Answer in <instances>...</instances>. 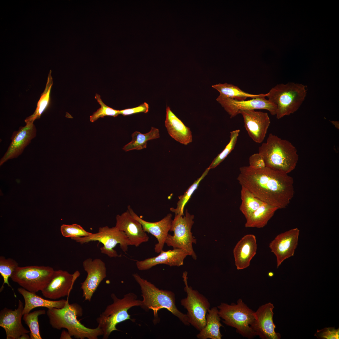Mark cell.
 <instances>
[{
    "label": "cell",
    "instance_id": "5b68a950",
    "mask_svg": "<svg viewBox=\"0 0 339 339\" xmlns=\"http://www.w3.org/2000/svg\"><path fill=\"white\" fill-rule=\"evenodd\" d=\"M110 296L113 303L107 305L96 319L98 326L103 332V339H108L112 332L118 331L116 327L118 324L128 320L133 321L128 311L132 307L140 306L142 304V301L133 293L124 295L121 299L114 293Z\"/></svg>",
    "mask_w": 339,
    "mask_h": 339
},
{
    "label": "cell",
    "instance_id": "f1b7e54d",
    "mask_svg": "<svg viewBox=\"0 0 339 339\" xmlns=\"http://www.w3.org/2000/svg\"><path fill=\"white\" fill-rule=\"evenodd\" d=\"M159 130L152 127L149 132L144 134L136 131L132 135V140L126 145L123 149L126 151L136 150H140L146 148L148 141L159 137Z\"/></svg>",
    "mask_w": 339,
    "mask_h": 339
},
{
    "label": "cell",
    "instance_id": "b9f144b4",
    "mask_svg": "<svg viewBox=\"0 0 339 339\" xmlns=\"http://www.w3.org/2000/svg\"><path fill=\"white\" fill-rule=\"evenodd\" d=\"M18 339H30V337L27 333H25L21 335Z\"/></svg>",
    "mask_w": 339,
    "mask_h": 339
},
{
    "label": "cell",
    "instance_id": "ffe728a7",
    "mask_svg": "<svg viewBox=\"0 0 339 339\" xmlns=\"http://www.w3.org/2000/svg\"><path fill=\"white\" fill-rule=\"evenodd\" d=\"M115 227L124 232L128 237L130 245L138 247L143 243L148 242L149 238L140 223L135 219L127 210L116 217Z\"/></svg>",
    "mask_w": 339,
    "mask_h": 339
},
{
    "label": "cell",
    "instance_id": "9a60e30c",
    "mask_svg": "<svg viewBox=\"0 0 339 339\" xmlns=\"http://www.w3.org/2000/svg\"><path fill=\"white\" fill-rule=\"evenodd\" d=\"M274 307L271 302L260 306L254 312L255 320L252 329L255 336L262 339H280V333L275 331L273 317Z\"/></svg>",
    "mask_w": 339,
    "mask_h": 339
},
{
    "label": "cell",
    "instance_id": "30bf717a",
    "mask_svg": "<svg viewBox=\"0 0 339 339\" xmlns=\"http://www.w3.org/2000/svg\"><path fill=\"white\" fill-rule=\"evenodd\" d=\"M81 244L91 241H98L103 246L100 248L102 253L110 257H119L114 248L119 244L122 250L126 253L130 245V241L123 231L118 230L115 226L109 228L107 226L100 227L97 233L89 236L73 238L71 239Z\"/></svg>",
    "mask_w": 339,
    "mask_h": 339
},
{
    "label": "cell",
    "instance_id": "6da1fadb",
    "mask_svg": "<svg viewBox=\"0 0 339 339\" xmlns=\"http://www.w3.org/2000/svg\"><path fill=\"white\" fill-rule=\"evenodd\" d=\"M239 170L237 179L241 186L262 202L278 209L290 203L294 193L293 180L288 174L267 167L257 169L244 166Z\"/></svg>",
    "mask_w": 339,
    "mask_h": 339
},
{
    "label": "cell",
    "instance_id": "836d02e7",
    "mask_svg": "<svg viewBox=\"0 0 339 339\" xmlns=\"http://www.w3.org/2000/svg\"><path fill=\"white\" fill-rule=\"evenodd\" d=\"M18 263L11 258L6 259L3 256L0 257V273L3 278V283L0 289V292L4 288V285L6 284L8 287H12L8 282V278L10 277L12 273L18 266Z\"/></svg>",
    "mask_w": 339,
    "mask_h": 339
},
{
    "label": "cell",
    "instance_id": "ab89813d",
    "mask_svg": "<svg viewBox=\"0 0 339 339\" xmlns=\"http://www.w3.org/2000/svg\"><path fill=\"white\" fill-rule=\"evenodd\" d=\"M148 105L144 102L136 107L119 110V112L120 114L123 116H126L141 112L147 113L148 111Z\"/></svg>",
    "mask_w": 339,
    "mask_h": 339
},
{
    "label": "cell",
    "instance_id": "4316f807",
    "mask_svg": "<svg viewBox=\"0 0 339 339\" xmlns=\"http://www.w3.org/2000/svg\"><path fill=\"white\" fill-rule=\"evenodd\" d=\"M277 209V208L263 202L257 209L246 218L245 227L258 228L264 227Z\"/></svg>",
    "mask_w": 339,
    "mask_h": 339
},
{
    "label": "cell",
    "instance_id": "d590c367",
    "mask_svg": "<svg viewBox=\"0 0 339 339\" xmlns=\"http://www.w3.org/2000/svg\"><path fill=\"white\" fill-rule=\"evenodd\" d=\"M95 98L100 105V107L94 112L90 116V121L93 122L100 118H103L106 116L116 117L120 114L119 110L114 109L106 105L102 100L100 96L96 94Z\"/></svg>",
    "mask_w": 339,
    "mask_h": 339
},
{
    "label": "cell",
    "instance_id": "ac0fdd59",
    "mask_svg": "<svg viewBox=\"0 0 339 339\" xmlns=\"http://www.w3.org/2000/svg\"><path fill=\"white\" fill-rule=\"evenodd\" d=\"M34 122H26L24 126L13 132L11 138V142L3 156L0 161L2 165L8 159L17 158L23 153L24 148L36 135V129Z\"/></svg>",
    "mask_w": 339,
    "mask_h": 339
},
{
    "label": "cell",
    "instance_id": "f546056e",
    "mask_svg": "<svg viewBox=\"0 0 339 339\" xmlns=\"http://www.w3.org/2000/svg\"><path fill=\"white\" fill-rule=\"evenodd\" d=\"M51 73V71L50 70L48 75L45 88L41 94L35 112L33 114L25 120V122L28 121L34 122L35 120L39 118L42 113L49 107L51 100V90L53 84Z\"/></svg>",
    "mask_w": 339,
    "mask_h": 339
},
{
    "label": "cell",
    "instance_id": "3957f363",
    "mask_svg": "<svg viewBox=\"0 0 339 339\" xmlns=\"http://www.w3.org/2000/svg\"><path fill=\"white\" fill-rule=\"evenodd\" d=\"M140 287L143 300L140 307L146 311L152 310L153 323L159 322L158 312L164 308L178 318L185 326H189L186 314L180 311L176 305L175 295L171 291L160 289L154 284L141 277L137 273L132 275Z\"/></svg>",
    "mask_w": 339,
    "mask_h": 339
},
{
    "label": "cell",
    "instance_id": "52a82bcc",
    "mask_svg": "<svg viewBox=\"0 0 339 339\" xmlns=\"http://www.w3.org/2000/svg\"><path fill=\"white\" fill-rule=\"evenodd\" d=\"M217 308L218 314L226 325L235 328L243 336L251 339L255 336L252 329L254 321V312L241 299L237 304L221 303Z\"/></svg>",
    "mask_w": 339,
    "mask_h": 339
},
{
    "label": "cell",
    "instance_id": "484cf974",
    "mask_svg": "<svg viewBox=\"0 0 339 339\" xmlns=\"http://www.w3.org/2000/svg\"><path fill=\"white\" fill-rule=\"evenodd\" d=\"M217 307H213L208 310L206 315V324L204 328L196 335L199 339H221L223 335L220 327L223 326L220 322L221 318L218 314Z\"/></svg>",
    "mask_w": 339,
    "mask_h": 339
},
{
    "label": "cell",
    "instance_id": "1f68e13d",
    "mask_svg": "<svg viewBox=\"0 0 339 339\" xmlns=\"http://www.w3.org/2000/svg\"><path fill=\"white\" fill-rule=\"evenodd\" d=\"M210 169L207 168L203 173L201 176L195 180L192 184L186 191L184 194L178 197L179 200L177 203V207L175 208L171 207L170 210L174 213L175 215L179 214L184 215V209L185 205L188 201L195 191L197 189L200 182L207 174Z\"/></svg>",
    "mask_w": 339,
    "mask_h": 339
},
{
    "label": "cell",
    "instance_id": "9c48e42d",
    "mask_svg": "<svg viewBox=\"0 0 339 339\" xmlns=\"http://www.w3.org/2000/svg\"><path fill=\"white\" fill-rule=\"evenodd\" d=\"M194 216L190 214L186 210L185 216L175 215L172 220L170 231L173 232V235L168 234L165 243L173 249L179 248L186 251L189 256L196 260L197 256L193 250V243H196V239L192 236L191 229L194 224Z\"/></svg>",
    "mask_w": 339,
    "mask_h": 339
},
{
    "label": "cell",
    "instance_id": "60d3db41",
    "mask_svg": "<svg viewBox=\"0 0 339 339\" xmlns=\"http://www.w3.org/2000/svg\"><path fill=\"white\" fill-rule=\"evenodd\" d=\"M60 339H72V336L68 331L63 330L61 333Z\"/></svg>",
    "mask_w": 339,
    "mask_h": 339
},
{
    "label": "cell",
    "instance_id": "e575fe53",
    "mask_svg": "<svg viewBox=\"0 0 339 339\" xmlns=\"http://www.w3.org/2000/svg\"><path fill=\"white\" fill-rule=\"evenodd\" d=\"M240 132L237 129L230 132V140L224 149L214 159L208 167L210 169L216 167L222 162L234 149Z\"/></svg>",
    "mask_w": 339,
    "mask_h": 339
},
{
    "label": "cell",
    "instance_id": "4dcf8cb0",
    "mask_svg": "<svg viewBox=\"0 0 339 339\" xmlns=\"http://www.w3.org/2000/svg\"><path fill=\"white\" fill-rule=\"evenodd\" d=\"M241 203L239 209L246 218L257 209L263 202L255 196L250 191L241 187Z\"/></svg>",
    "mask_w": 339,
    "mask_h": 339
},
{
    "label": "cell",
    "instance_id": "7a4b0ae2",
    "mask_svg": "<svg viewBox=\"0 0 339 339\" xmlns=\"http://www.w3.org/2000/svg\"><path fill=\"white\" fill-rule=\"evenodd\" d=\"M68 297L63 308L48 309L46 313L52 327L58 330L65 328L72 336L78 339H98L103 336V331L99 326L88 328L78 320V317L83 315V309L76 303L70 304Z\"/></svg>",
    "mask_w": 339,
    "mask_h": 339
},
{
    "label": "cell",
    "instance_id": "7402d4cb",
    "mask_svg": "<svg viewBox=\"0 0 339 339\" xmlns=\"http://www.w3.org/2000/svg\"><path fill=\"white\" fill-rule=\"evenodd\" d=\"M188 255L186 251L179 248L166 251L162 250L157 256L137 261L136 265L137 269L140 271L149 270L160 264H165L170 266H179L183 265L184 260Z\"/></svg>",
    "mask_w": 339,
    "mask_h": 339
},
{
    "label": "cell",
    "instance_id": "5bb4252c",
    "mask_svg": "<svg viewBox=\"0 0 339 339\" xmlns=\"http://www.w3.org/2000/svg\"><path fill=\"white\" fill-rule=\"evenodd\" d=\"M265 96L252 98L248 100H238L218 96L217 101L229 115L230 118L239 114L240 111L245 110L265 109L268 111L272 115H276V106Z\"/></svg>",
    "mask_w": 339,
    "mask_h": 339
},
{
    "label": "cell",
    "instance_id": "d6a6232c",
    "mask_svg": "<svg viewBox=\"0 0 339 339\" xmlns=\"http://www.w3.org/2000/svg\"><path fill=\"white\" fill-rule=\"evenodd\" d=\"M46 313L45 310H38L23 315V320L29 327L30 339H42L40 334L38 316Z\"/></svg>",
    "mask_w": 339,
    "mask_h": 339
},
{
    "label": "cell",
    "instance_id": "83f0119b",
    "mask_svg": "<svg viewBox=\"0 0 339 339\" xmlns=\"http://www.w3.org/2000/svg\"><path fill=\"white\" fill-rule=\"evenodd\" d=\"M212 87L219 92L220 95L218 97L222 98H228L236 100H246L248 98L252 99L266 97V94H250L243 91L237 86L227 83L213 85Z\"/></svg>",
    "mask_w": 339,
    "mask_h": 339
},
{
    "label": "cell",
    "instance_id": "f35d334b",
    "mask_svg": "<svg viewBox=\"0 0 339 339\" xmlns=\"http://www.w3.org/2000/svg\"><path fill=\"white\" fill-rule=\"evenodd\" d=\"M249 161V166L255 169H262L266 167L263 158L259 153L250 156Z\"/></svg>",
    "mask_w": 339,
    "mask_h": 339
},
{
    "label": "cell",
    "instance_id": "4fadbf2b",
    "mask_svg": "<svg viewBox=\"0 0 339 339\" xmlns=\"http://www.w3.org/2000/svg\"><path fill=\"white\" fill-rule=\"evenodd\" d=\"M83 266L87 276L81 283V288L84 300L90 302L99 285L106 277V268L105 263L100 259H86L83 262Z\"/></svg>",
    "mask_w": 339,
    "mask_h": 339
},
{
    "label": "cell",
    "instance_id": "d6986e66",
    "mask_svg": "<svg viewBox=\"0 0 339 339\" xmlns=\"http://www.w3.org/2000/svg\"><path fill=\"white\" fill-rule=\"evenodd\" d=\"M24 308L19 300L18 307L14 310L5 307L1 310L0 326L5 331L7 339H18L23 334L30 333L22 324Z\"/></svg>",
    "mask_w": 339,
    "mask_h": 339
},
{
    "label": "cell",
    "instance_id": "603a6c76",
    "mask_svg": "<svg viewBox=\"0 0 339 339\" xmlns=\"http://www.w3.org/2000/svg\"><path fill=\"white\" fill-rule=\"evenodd\" d=\"M257 250L256 238L253 234L245 235L238 242L233 251L237 270L243 269L250 266Z\"/></svg>",
    "mask_w": 339,
    "mask_h": 339
},
{
    "label": "cell",
    "instance_id": "cb8c5ba5",
    "mask_svg": "<svg viewBox=\"0 0 339 339\" xmlns=\"http://www.w3.org/2000/svg\"><path fill=\"white\" fill-rule=\"evenodd\" d=\"M165 125L169 134L175 140L185 145L192 142L190 128L176 116L169 106L166 108Z\"/></svg>",
    "mask_w": 339,
    "mask_h": 339
},
{
    "label": "cell",
    "instance_id": "74e56055",
    "mask_svg": "<svg viewBox=\"0 0 339 339\" xmlns=\"http://www.w3.org/2000/svg\"><path fill=\"white\" fill-rule=\"evenodd\" d=\"M315 336L319 339H339V330L334 327H326L318 330Z\"/></svg>",
    "mask_w": 339,
    "mask_h": 339
},
{
    "label": "cell",
    "instance_id": "2e32d148",
    "mask_svg": "<svg viewBox=\"0 0 339 339\" xmlns=\"http://www.w3.org/2000/svg\"><path fill=\"white\" fill-rule=\"evenodd\" d=\"M299 230L292 229L277 235L269 247L276 257L277 268L286 259L293 256L298 244Z\"/></svg>",
    "mask_w": 339,
    "mask_h": 339
},
{
    "label": "cell",
    "instance_id": "277c9868",
    "mask_svg": "<svg viewBox=\"0 0 339 339\" xmlns=\"http://www.w3.org/2000/svg\"><path fill=\"white\" fill-rule=\"evenodd\" d=\"M258 153L266 167L288 174L295 169L299 160L295 147L288 141L272 133L259 147Z\"/></svg>",
    "mask_w": 339,
    "mask_h": 339
},
{
    "label": "cell",
    "instance_id": "44dd1931",
    "mask_svg": "<svg viewBox=\"0 0 339 339\" xmlns=\"http://www.w3.org/2000/svg\"><path fill=\"white\" fill-rule=\"evenodd\" d=\"M127 210L132 216L140 223L144 231L151 234L157 239L158 243L155 245L154 249L155 252L160 253L163 250L168 232L170 231L172 221V215L169 213L161 220L151 222L142 219L134 212L130 206H128Z\"/></svg>",
    "mask_w": 339,
    "mask_h": 339
},
{
    "label": "cell",
    "instance_id": "7c38bea8",
    "mask_svg": "<svg viewBox=\"0 0 339 339\" xmlns=\"http://www.w3.org/2000/svg\"><path fill=\"white\" fill-rule=\"evenodd\" d=\"M80 275L78 271L70 274L61 270H54L50 282L41 291V293L44 297L54 300L69 297L75 281Z\"/></svg>",
    "mask_w": 339,
    "mask_h": 339
},
{
    "label": "cell",
    "instance_id": "8992f818",
    "mask_svg": "<svg viewBox=\"0 0 339 339\" xmlns=\"http://www.w3.org/2000/svg\"><path fill=\"white\" fill-rule=\"evenodd\" d=\"M307 86L293 82L278 84L266 94L268 100L276 106L277 119L297 111L304 100Z\"/></svg>",
    "mask_w": 339,
    "mask_h": 339
},
{
    "label": "cell",
    "instance_id": "d4e9b609",
    "mask_svg": "<svg viewBox=\"0 0 339 339\" xmlns=\"http://www.w3.org/2000/svg\"><path fill=\"white\" fill-rule=\"evenodd\" d=\"M18 292L23 297L25 304L23 310V315L30 313L33 309L39 307H45L48 309L63 308L65 305L67 300L62 299L59 300H51L43 298L36 294L30 292L22 287L18 289Z\"/></svg>",
    "mask_w": 339,
    "mask_h": 339
},
{
    "label": "cell",
    "instance_id": "ba28073f",
    "mask_svg": "<svg viewBox=\"0 0 339 339\" xmlns=\"http://www.w3.org/2000/svg\"><path fill=\"white\" fill-rule=\"evenodd\" d=\"M187 275V272H183L184 290L187 294V297L181 300L180 304L187 310L186 314L190 325L200 331L206 325V316L211 305L204 296L188 285Z\"/></svg>",
    "mask_w": 339,
    "mask_h": 339
},
{
    "label": "cell",
    "instance_id": "8fae6325",
    "mask_svg": "<svg viewBox=\"0 0 339 339\" xmlns=\"http://www.w3.org/2000/svg\"><path fill=\"white\" fill-rule=\"evenodd\" d=\"M54 270L50 266H18L10 278L21 287L36 293L41 291L50 282Z\"/></svg>",
    "mask_w": 339,
    "mask_h": 339
},
{
    "label": "cell",
    "instance_id": "8d00e7d4",
    "mask_svg": "<svg viewBox=\"0 0 339 339\" xmlns=\"http://www.w3.org/2000/svg\"><path fill=\"white\" fill-rule=\"evenodd\" d=\"M60 230L64 237H70L71 239L88 236L92 234L86 231L81 226L77 224H63L61 227Z\"/></svg>",
    "mask_w": 339,
    "mask_h": 339
},
{
    "label": "cell",
    "instance_id": "e0dca14e",
    "mask_svg": "<svg viewBox=\"0 0 339 339\" xmlns=\"http://www.w3.org/2000/svg\"><path fill=\"white\" fill-rule=\"evenodd\" d=\"M242 116L244 126L249 136L257 143L264 140L270 124L268 114L255 110H245L240 111Z\"/></svg>",
    "mask_w": 339,
    "mask_h": 339
}]
</instances>
